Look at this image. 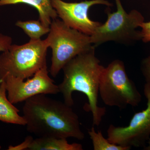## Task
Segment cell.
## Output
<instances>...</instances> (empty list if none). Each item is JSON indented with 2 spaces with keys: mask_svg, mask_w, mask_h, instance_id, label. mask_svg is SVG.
<instances>
[{
  "mask_svg": "<svg viewBox=\"0 0 150 150\" xmlns=\"http://www.w3.org/2000/svg\"><path fill=\"white\" fill-rule=\"evenodd\" d=\"M16 25L23 30L30 38V40H39L50 31V27L44 26L39 20L18 21Z\"/></svg>",
  "mask_w": 150,
  "mask_h": 150,
  "instance_id": "13",
  "label": "cell"
},
{
  "mask_svg": "<svg viewBox=\"0 0 150 150\" xmlns=\"http://www.w3.org/2000/svg\"><path fill=\"white\" fill-rule=\"evenodd\" d=\"M95 47L74 57L63 68L64 79L58 86L64 102L71 107L72 93H82L87 97L86 110L92 113L93 126H99L106 110L98 105L100 81L104 67L96 56Z\"/></svg>",
  "mask_w": 150,
  "mask_h": 150,
  "instance_id": "2",
  "label": "cell"
},
{
  "mask_svg": "<svg viewBox=\"0 0 150 150\" xmlns=\"http://www.w3.org/2000/svg\"><path fill=\"white\" fill-rule=\"evenodd\" d=\"M12 44V38L8 35L0 33V52L7 50Z\"/></svg>",
  "mask_w": 150,
  "mask_h": 150,
  "instance_id": "17",
  "label": "cell"
},
{
  "mask_svg": "<svg viewBox=\"0 0 150 150\" xmlns=\"http://www.w3.org/2000/svg\"><path fill=\"white\" fill-rule=\"evenodd\" d=\"M52 6L58 17L68 26L86 35H92L96 28L101 24L93 21L88 16L89 9L96 5L111 6L106 0H90L79 3L66 2L62 0H51Z\"/></svg>",
  "mask_w": 150,
  "mask_h": 150,
  "instance_id": "9",
  "label": "cell"
},
{
  "mask_svg": "<svg viewBox=\"0 0 150 150\" xmlns=\"http://www.w3.org/2000/svg\"><path fill=\"white\" fill-rule=\"evenodd\" d=\"M18 4H26L35 8L38 11L39 21L46 27H50L52 21L58 17L51 0H0V6Z\"/></svg>",
  "mask_w": 150,
  "mask_h": 150,
  "instance_id": "10",
  "label": "cell"
},
{
  "mask_svg": "<svg viewBox=\"0 0 150 150\" xmlns=\"http://www.w3.org/2000/svg\"><path fill=\"white\" fill-rule=\"evenodd\" d=\"M147 143L148 144V146H145L144 147V150H150V138L149 141H148Z\"/></svg>",
  "mask_w": 150,
  "mask_h": 150,
  "instance_id": "19",
  "label": "cell"
},
{
  "mask_svg": "<svg viewBox=\"0 0 150 150\" xmlns=\"http://www.w3.org/2000/svg\"><path fill=\"white\" fill-rule=\"evenodd\" d=\"M6 92L5 82L3 81L0 83V121L25 126L26 122L24 118L19 115V110L7 97Z\"/></svg>",
  "mask_w": 150,
  "mask_h": 150,
  "instance_id": "11",
  "label": "cell"
},
{
  "mask_svg": "<svg viewBox=\"0 0 150 150\" xmlns=\"http://www.w3.org/2000/svg\"><path fill=\"white\" fill-rule=\"evenodd\" d=\"M99 93L104 103L120 109L128 105L138 106L142 96L136 85L128 77L124 63L115 60L104 68L100 81Z\"/></svg>",
  "mask_w": 150,
  "mask_h": 150,
  "instance_id": "6",
  "label": "cell"
},
{
  "mask_svg": "<svg viewBox=\"0 0 150 150\" xmlns=\"http://www.w3.org/2000/svg\"><path fill=\"white\" fill-rule=\"evenodd\" d=\"M30 150H82L81 144H70L67 139L54 137H39L33 139L30 145Z\"/></svg>",
  "mask_w": 150,
  "mask_h": 150,
  "instance_id": "12",
  "label": "cell"
},
{
  "mask_svg": "<svg viewBox=\"0 0 150 150\" xmlns=\"http://www.w3.org/2000/svg\"><path fill=\"white\" fill-rule=\"evenodd\" d=\"M8 98L13 104L25 101L38 94H56L59 93L58 85L48 75L47 65L40 69L31 79L26 81L8 76L5 78Z\"/></svg>",
  "mask_w": 150,
  "mask_h": 150,
  "instance_id": "8",
  "label": "cell"
},
{
  "mask_svg": "<svg viewBox=\"0 0 150 150\" xmlns=\"http://www.w3.org/2000/svg\"><path fill=\"white\" fill-rule=\"evenodd\" d=\"M45 40L52 50L50 72L54 77L76 56L95 47L90 36L71 28L57 18L52 21Z\"/></svg>",
  "mask_w": 150,
  "mask_h": 150,
  "instance_id": "4",
  "label": "cell"
},
{
  "mask_svg": "<svg viewBox=\"0 0 150 150\" xmlns=\"http://www.w3.org/2000/svg\"><path fill=\"white\" fill-rule=\"evenodd\" d=\"M140 27L142 28L141 31L142 40L144 43L150 41V21L142 23Z\"/></svg>",
  "mask_w": 150,
  "mask_h": 150,
  "instance_id": "16",
  "label": "cell"
},
{
  "mask_svg": "<svg viewBox=\"0 0 150 150\" xmlns=\"http://www.w3.org/2000/svg\"><path fill=\"white\" fill-rule=\"evenodd\" d=\"M115 3L116 11L111 13L107 10V21L97 27L90 36L95 47L108 41L130 44L142 39L141 31L137 28L144 21L142 14L136 10L127 13L120 0H115Z\"/></svg>",
  "mask_w": 150,
  "mask_h": 150,
  "instance_id": "5",
  "label": "cell"
},
{
  "mask_svg": "<svg viewBox=\"0 0 150 150\" xmlns=\"http://www.w3.org/2000/svg\"><path fill=\"white\" fill-rule=\"evenodd\" d=\"M48 46L46 40H30L18 45L12 44L0 54V83L7 76L25 80L47 65Z\"/></svg>",
  "mask_w": 150,
  "mask_h": 150,
  "instance_id": "3",
  "label": "cell"
},
{
  "mask_svg": "<svg viewBox=\"0 0 150 150\" xmlns=\"http://www.w3.org/2000/svg\"><path fill=\"white\" fill-rule=\"evenodd\" d=\"M141 70L147 83H150V55L142 61Z\"/></svg>",
  "mask_w": 150,
  "mask_h": 150,
  "instance_id": "15",
  "label": "cell"
},
{
  "mask_svg": "<svg viewBox=\"0 0 150 150\" xmlns=\"http://www.w3.org/2000/svg\"><path fill=\"white\" fill-rule=\"evenodd\" d=\"M144 91L147 100L146 109L135 113L126 127L110 125L107 139L110 143L131 149L146 146L150 138V83H146Z\"/></svg>",
  "mask_w": 150,
  "mask_h": 150,
  "instance_id": "7",
  "label": "cell"
},
{
  "mask_svg": "<svg viewBox=\"0 0 150 150\" xmlns=\"http://www.w3.org/2000/svg\"><path fill=\"white\" fill-rule=\"evenodd\" d=\"M34 139L31 136H28L26 137L24 142L20 144L15 146H10L8 150H23L28 149L30 145L31 144Z\"/></svg>",
  "mask_w": 150,
  "mask_h": 150,
  "instance_id": "18",
  "label": "cell"
},
{
  "mask_svg": "<svg viewBox=\"0 0 150 150\" xmlns=\"http://www.w3.org/2000/svg\"><path fill=\"white\" fill-rule=\"evenodd\" d=\"M94 150H129L131 148L112 144L103 136L101 131L96 132L94 126L88 132Z\"/></svg>",
  "mask_w": 150,
  "mask_h": 150,
  "instance_id": "14",
  "label": "cell"
},
{
  "mask_svg": "<svg viewBox=\"0 0 150 150\" xmlns=\"http://www.w3.org/2000/svg\"><path fill=\"white\" fill-rule=\"evenodd\" d=\"M23 113L27 130L39 137L83 139L77 115L64 102L38 94L24 101Z\"/></svg>",
  "mask_w": 150,
  "mask_h": 150,
  "instance_id": "1",
  "label": "cell"
}]
</instances>
